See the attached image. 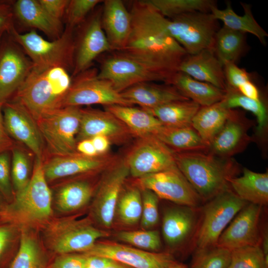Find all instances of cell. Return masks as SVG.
Segmentation results:
<instances>
[{
	"label": "cell",
	"mask_w": 268,
	"mask_h": 268,
	"mask_svg": "<svg viewBox=\"0 0 268 268\" xmlns=\"http://www.w3.org/2000/svg\"><path fill=\"white\" fill-rule=\"evenodd\" d=\"M10 174L9 156L5 152H0V191L10 202L14 198L10 181Z\"/></svg>",
	"instance_id": "c3c4849f"
},
{
	"label": "cell",
	"mask_w": 268,
	"mask_h": 268,
	"mask_svg": "<svg viewBox=\"0 0 268 268\" xmlns=\"http://www.w3.org/2000/svg\"><path fill=\"white\" fill-rule=\"evenodd\" d=\"M85 260L84 254H62L55 259L51 268H85Z\"/></svg>",
	"instance_id": "f907efd6"
},
{
	"label": "cell",
	"mask_w": 268,
	"mask_h": 268,
	"mask_svg": "<svg viewBox=\"0 0 268 268\" xmlns=\"http://www.w3.org/2000/svg\"><path fill=\"white\" fill-rule=\"evenodd\" d=\"M136 179L140 188L178 205L196 208L202 201L177 166Z\"/></svg>",
	"instance_id": "5bb4252c"
},
{
	"label": "cell",
	"mask_w": 268,
	"mask_h": 268,
	"mask_svg": "<svg viewBox=\"0 0 268 268\" xmlns=\"http://www.w3.org/2000/svg\"><path fill=\"white\" fill-rule=\"evenodd\" d=\"M262 206L248 203L236 215L222 232L216 246L230 251L260 245L259 223Z\"/></svg>",
	"instance_id": "ac0fdd59"
},
{
	"label": "cell",
	"mask_w": 268,
	"mask_h": 268,
	"mask_svg": "<svg viewBox=\"0 0 268 268\" xmlns=\"http://www.w3.org/2000/svg\"><path fill=\"white\" fill-rule=\"evenodd\" d=\"M165 27L169 34L189 55L212 49L219 29V21L210 12L199 11L166 18Z\"/></svg>",
	"instance_id": "52a82bcc"
},
{
	"label": "cell",
	"mask_w": 268,
	"mask_h": 268,
	"mask_svg": "<svg viewBox=\"0 0 268 268\" xmlns=\"http://www.w3.org/2000/svg\"><path fill=\"white\" fill-rule=\"evenodd\" d=\"M2 114L7 134L26 146L36 158L42 160L44 140L36 121L27 110L13 99L3 104Z\"/></svg>",
	"instance_id": "d6986e66"
},
{
	"label": "cell",
	"mask_w": 268,
	"mask_h": 268,
	"mask_svg": "<svg viewBox=\"0 0 268 268\" xmlns=\"http://www.w3.org/2000/svg\"><path fill=\"white\" fill-rule=\"evenodd\" d=\"M77 152L88 157L98 156L91 139H85L79 141L76 143Z\"/></svg>",
	"instance_id": "9f6ffc18"
},
{
	"label": "cell",
	"mask_w": 268,
	"mask_h": 268,
	"mask_svg": "<svg viewBox=\"0 0 268 268\" xmlns=\"http://www.w3.org/2000/svg\"><path fill=\"white\" fill-rule=\"evenodd\" d=\"M116 237L121 241L145 251L155 252L161 247V238L157 230L121 231L117 233Z\"/></svg>",
	"instance_id": "b9f144b4"
},
{
	"label": "cell",
	"mask_w": 268,
	"mask_h": 268,
	"mask_svg": "<svg viewBox=\"0 0 268 268\" xmlns=\"http://www.w3.org/2000/svg\"><path fill=\"white\" fill-rule=\"evenodd\" d=\"M101 0H69L65 15L67 26L74 29L86 20V16Z\"/></svg>",
	"instance_id": "f6af8a7d"
},
{
	"label": "cell",
	"mask_w": 268,
	"mask_h": 268,
	"mask_svg": "<svg viewBox=\"0 0 268 268\" xmlns=\"http://www.w3.org/2000/svg\"><path fill=\"white\" fill-rule=\"evenodd\" d=\"M72 83L68 70L62 67H33L15 94L20 103L37 121L63 107Z\"/></svg>",
	"instance_id": "3957f363"
},
{
	"label": "cell",
	"mask_w": 268,
	"mask_h": 268,
	"mask_svg": "<svg viewBox=\"0 0 268 268\" xmlns=\"http://www.w3.org/2000/svg\"><path fill=\"white\" fill-rule=\"evenodd\" d=\"M168 268H188L185 265L174 262Z\"/></svg>",
	"instance_id": "6125c7cd"
},
{
	"label": "cell",
	"mask_w": 268,
	"mask_h": 268,
	"mask_svg": "<svg viewBox=\"0 0 268 268\" xmlns=\"http://www.w3.org/2000/svg\"><path fill=\"white\" fill-rule=\"evenodd\" d=\"M73 30L66 27L59 38L48 41L32 30L20 33L13 26L7 33L21 46L35 67H62L73 69L75 39Z\"/></svg>",
	"instance_id": "5b68a950"
},
{
	"label": "cell",
	"mask_w": 268,
	"mask_h": 268,
	"mask_svg": "<svg viewBox=\"0 0 268 268\" xmlns=\"http://www.w3.org/2000/svg\"><path fill=\"white\" fill-rule=\"evenodd\" d=\"M101 24L113 51H121L130 37L132 18L124 2L121 0L103 1Z\"/></svg>",
	"instance_id": "603a6c76"
},
{
	"label": "cell",
	"mask_w": 268,
	"mask_h": 268,
	"mask_svg": "<svg viewBox=\"0 0 268 268\" xmlns=\"http://www.w3.org/2000/svg\"><path fill=\"white\" fill-rule=\"evenodd\" d=\"M236 90L252 99L256 100L264 99L260 90L253 80V78L239 86Z\"/></svg>",
	"instance_id": "db71d44e"
},
{
	"label": "cell",
	"mask_w": 268,
	"mask_h": 268,
	"mask_svg": "<svg viewBox=\"0 0 268 268\" xmlns=\"http://www.w3.org/2000/svg\"><path fill=\"white\" fill-rule=\"evenodd\" d=\"M45 235L50 248L62 255L85 253L98 239L107 237L109 233L94 227L86 219L67 218L49 223Z\"/></svg>",
	"instance_id": "30bf717a"
},
{
	"label": "cell",
	"mask_w": 268,
	"mask_h": 268,
	"mask_svg": "<svg viewBox=\"0 0 268 268\" xmlns=\"http://www.w3.org/2000/svg\"><path fill=\"white\" fill-rule=\"evenodd\" d=\"M140 190L142 197L140 225L143 229L147 230L153 227L158 222L159 198L150 190L144 188Z\"/></svg>",
	"instance_id": "bcb514c9"
},
{
	"label": "cell",
	"mask_w": 268,
	"mask_h": 268,
	"mask_svg": "<svg viewBox=\"0 0 268 268\" xmlns=\"http://www.w3.org/2000/svg\"><path fill=\"white\" fill-rule=\"evenodd\" d=\"M12 3L0 1V31L8 32L13 26Z\"/></svg>",
	"instance_id": "f5cc1de1"
},
{
	"label": "cell",
	"mask_w": 268,
	"mask_h": 268,
	"mask_svg": "<svg viewBox=\"0 0 268 268\" xmlns=\"http://www.w3.org/2000/svg\"><path fill=\"white\" fill-rule=\"evenodd\" d=\"M232 110L224 107L220 101L200 107L192 120V126L207 146L224 126Z\"/></svg>",
	"instance_id": "1f68e13d"
},
{
	"label": "cell",
	"mask_w": 268,
	"mask_h": 268,
	"mask_svg": "<svg viewBox=\"0 0 268 268\" xmlns=\"http://www.w3.org/2000/svg\"><path fill=\"white\" fill-rule=\"evenodd\" d=\"M119 157L109 154L88 157L79 153L54 156L43 164L47 181L64 177L107 169Z\"/></svg>",
	"instance_id": "7402d4cb"
},
{
	"label": "cell",
	"mask_w": 268,
	"mask_h": 268,
	"mask_svg": "<svg viewBox=\"0 0 268 268\" xmlns=\"http://www.w3.org/2000/svg\"><path fill=\"white\" fill-rule=\"evenodd\" d=\"M102 7L82 23L78 38L75 39L72 76L89 68L101 54L113 51L101 24Z\"/></svg>",
	"instance_id": "2e32d148"
},
{
	"label": "cell",
	"mask_w": 268,
	"mask_h": 268,
	"mask_svg": "<svg viewBox=\"0 0 268 268\" xmlns=\"http://www.w3.org/2000/svg\"><path fill=\"white\" fill-rule=\"evenodd\" d=\"M81 117L79 107L67 106L57 109L36 121L49 151L54 156L75 154L76 136Z\"/></svg>",
	"instance_id": "ba28073f"
},
{
	"label": "cell",
	"mask_w": 268,
	"mask_h": 268,
	"mask_svg": "<svg viewBox=\"0 0 268 268\" xmlns=\"http://www.w3.org/2000/svg\"><path fill=\"white\" fill-rule=\"evenodd\" d=\"M223 68L226 86L236 90L254 77L251 73L239 67L235 63H225L223 64Z\"/></svg>",
	"instance_id": "7dc6e473"
},
{
	"label": "cell",
	"mask_w": 268,
	"mask_h": 268,
	"mask_svg": "<svg viewBox=\"0 0 268 268\" xmlns=\"http://www.w3.org/2000/svg\"><path fill=\"white\" fill-rule=\"evenodd\" d=\"M166 84L173 86L184 96L200 106H209L221 101L225 93V90L180 71L174 73Z\"/></svg>",
	"instance_id": "f1b7e54d"
},
{
	"label": "cell",
	"mask_w": 268,
	"mask_h": 268,
	"mask_svg": "<svg viewBox=\"0 0 268 268\" xmlns=\"http://www.w3.org/2000/svg\"><path fill=\"white\" fill-rule=\"evenodd\" d=\"M96 69L88 68L75 76L63 102V107L101 104L133 106L109 81L100 78Z\"/></svg>",
	"instance_id": "8fae6325"
},
{
	"label": "cell",
	"mask_w": 268,
	"mask_h": 268,
	"mask_svg": "<svg viewBox=\"0 0 268 268\" xmlns=\"http://www.w3.org/2000/svg\"><path fill=\"white\" fill-rule=\"evenodd\" d=\"M225 95L220 101L231 109L241 108L253 114L257 119L255 138L266 140L268 128V112L264 99L256 100L248 98L237 90L228 86L225 89Z\"/></svg>",
	"instance_id": "836d02e7"
},
{
	"label": "cell",
	"mask_w": 268,
	"mask_h": 268,
	"mask_svg": "<svg viewBox=\"0 0 268 268\" xmlns=\"http://www.w3.org/2000/svg\"><path fill=\"white\" fill-rule=\"evenodd\" d=\"M252 122L242 112L234 110L221 129L209 143L206 152L216 156L230 158L244 150L253 141L248 134Z\"/></svg>",
	"instance_id": "ffe728a7"
},
{
	"label": "cell",
	"mask_w": 268,
	"mask_h": 268,
	"mask_svg": "<svg viewBox=\"0 0 268 268\" xmlns=\"http://www.w3.org/2000/svg\"><path fill=\"white\" fill-rule=\"evenodd\" d=\"M248 203L229 188L208 201L195 234L197 249L216 245L219 237L236 215Z\"/></svg>",
	"instance_id": "9c48e42d"
},
{
	"label": "cell",
	"mask_w": 268,
	"mask_h": 268,
	"mask_svg": "<svg viewBox=\"0 0 268 268\" xmlns=\"http://www.w3.org/2000/svg\"><path fill=\"white\" fill-rule=\"evenodd\" d=\"M154 136L173 152L206 151L208 148L192 126L176 128L163 125Z\"/></svg>",
	"instance_id": "d6a6232c"
},
{
	"label": "cell",
	"mask_w": 268,
	"mask_h": 268,
	"mask_svg": "<svg viewBox=\"0 0 268 268\" xmlns=\"http://www.w3.org/2000/svg\"><path fill=\"white\" fill-rule=\"evenodd\" d=\"M83 254L108 258L132 268H168L174 262L169 253L150 252L109 241L96 242Z\"/></svg>",
	"instance_id": "e0dca14e"
},
{
	"label": "cell",
	"mask_w": 268,
	"mask_h": 268,
	"mask_svg": "<svg viewBox=\"0 0 268 268\" xmlns=\"http://www.w3.org/2000/svg\"><path fill=\"white\" fill-rule=\"evenodd\" d=\"M123 97L133 105L141 108L153 109L175 101L189 100L173 86L152 82H141L134 85L121 92Z\"/></svg>",
	"instance_id": "d4e9b609"
},
{
	"label": "cell",
	"mask_w": 268,
	"mask_h": 268,
	"mask_svg": "<svg viewBox=\"0 0 268 268\" xmlns=\"http://www.w3.org/2000/svg\"><path fill=\"white\" fill-rule=\"evenodd\" d=\"M230 189L248 203L266 205L268 203V173H258L244 168L243 174L229 180Z\"/></svg>",
	"instance_id": "83f0119b"
},
{
	"label": "cell",
	"mask_w": 268,
	"mask_h": 268,
	"mask_svg": "<svg viewBox=\"0 0 268 268\" xmlns=\"http://www.w3.org/2000/svg\"><path fill=\"white\" fill-rule=\"evenodd\" d=\"M228 268H268L260 245L232 250Z\"/></svg>",
	"instance_id": "7bdbcfd3"
},
{
	"label": "cell",
	"mask_w": 268,
	"mask_h": 268,
	"mask_svg": "<svg viewBox=\"0 0 268 268\" xmlns=\"http://www.w3.org/2000/svg\"><path fill=\"white\" fill-rule=\"evenodd\" d=\"M246 49V34L223 26L217 31L213 51L223 64H236Z\"/></svg>",
	"instance_id": "d590c367"
},
{
	"label": "cell",
	"mask_w": 268,
	"mask_h": 268,
	"mask_svg": "<svg viewBox=\"0 0 268 268\" xmlns=\"http://www.w3.org/2000/svg\"><path fill=\"white\" fill-rule=\"evenodd\" d=\"M42 160L36 158L26 186L0 210V222L27 228L45 224L52 213L51 191L45 178Z\"/></svg>",
	"instance_id": "277c9868"
},
{
	"label": "cell",
	"mask_w": 268,
	"mask_h": 268,
	"mask_svg": "<svg viewBox=\"0 0 268 268\" xmlns=\"http://www.w3.org/2000/svg\"><path fill=\"white\" fill-rule=\"evenodd\" d=\"M44 9L54 18L61 21L65 15L69 0H38Z\"/></svg>",
	"instance_id": "816d5d0a"
},
{
	"label": "cell",
	"mask_w": 268,
	"mask_h": 268,
	"mask_svg": "<svg viewBox=\"0 0 268 268\" xmlns=\"http://www.w3.org/2000/svg\"><path fill=\"white\" fill-rule=\"evenodd\" d=\"M107 268H132L122 264L115 262L114 264Z\"/></svg>",
	"instance_id": "94428289"
},
{
	"label": "cell",
	"mask_w": 268,
	"mask_h": 268,
	"mask_svg": "<svg viewBox=\"0 0 268 268\" xmlns=\"http://www.w3.org/2000/svg\"><path fill=\"white\" fill-rule=\"evenodd\" d=\"M105 110L121 120L136 138L154 134L163 126L153 115L133 106L112 105L104 106Z\"/></svg>",
	"instance_id": "f546056e"
},
{
	"label": "cell",
	"mask_w": 268,
	"mask_h": 268,
	"mask_svg": "<svg viewBox=\"0 0 268 268\" xmlns=\"http://www.w3.org/2000/svg\"><path fill=\"white\" fill-rule=\"evenodd\" d=\"M3 104L0 103V152L10 145V139L5 130L2 114Z\"/></svg>",
	"instance_id": "680465c9"
},
{
	"label": "cell",
	"mask_w": 268,
	"mask_h": 268,
	"mask_svg": "<svg viewBox=\"0 0 268 268\" xmlns=\"http://www.w3.org/2000/svg\"><path fill=\"white\" fill-rule=\"evenodd\" d=\"M178 71L192 78L225 90L226 81L223 64L212 49H205L193 55L187 54L180 63Z\"/></svg>",
	"instance_id": "cb8c5ba5"
},
{
	"label": "cell",
	"mask_w": 268,
	"mask_h": 268,
	"mask_svg": "<svg viewBox=\"0 0 268 268\" xmlns=\"http://www.w3.org/2000/svg\"><path fill=\"white\" fill-rule=\"evenodd\" d=\"M142 197L139 186H132L122 190L116 209L119 220L126 225H134L140 221Z\"/></svg>",
	"instance_id": "ab89813d"
},
{
	"label": "cell",
	"mask_w": 268,
	"mask_h": 268,
	"mask_svg": "<svg viewBox=\"0 0 268 268\" xmlns=\"http://www.w3.org/2000/svg\"><path fill=\"white\" fill-rule=\"evenodd\" d=\"M5 33L0 43V103L2 104L15 94L33 66L10 36L5 37Z\"/></svg>",
	"instance_id": "9a60e30c"
},
{
	"label": "cell",
	"mask_w": 268,
	"mask_h": 268,
	"mask_svg": "<svg viewBox=\"0 0 268 268\" xmlns=\"http://www.w3.org/2000/svg\"><path fill=\"white\" fill-rule=\"evenodd\" d=\"M0 224V268L3 267L7 259V253L15 234L16 227L1 222Z\"/></svg>",
	"instance_id": "681fc988"
},
{
	"label": "cell",
	"mask_w": 268,
	"mask_h": 268,
	"mask_svg": "<svg viewBox=\"0 0 268 268\" xmlns=\"http://www.w3.org/2000/svg\"><path fill=\"white\" fill-rule=\"evenodd\" d=\"M125 158L136 179L176 166L174 153L153 135L137 138Z\"/></svg>",
	"instance_id": "7c38bea8"
},
{
	"label": "cell",
	"mask_w": 268,
	"mask_h": 268,
	"mask_svg": "<svg viewBox=\"0 0 268 268\" xmlns=\"http://www.w3.org/2000/svg\"><path fill=\"white\" fill-rule=\"evenodd\" d=\"M244 14L238 15L232 8L230 2H227L224 9H219L217 5L213 6L210 13L218 21H221L223 26L232 30L245 34L250 33L256 37L264 46L266 45L268 33L261 27L254 18L251 6L244 2H240Z\"/></svg>",
	"instance_id": "4dcf8cb0"
},
{
	"label": "cell",
	"mask_w": 268,
	"mask_h": 268,
	"mask_svg": "<svg viewBox=\"0 0 268 268\" xmlns=\"http://www.w3.org/2000/svg\"><path fill=\"white\" fill-rule=\"evenodd\" d=\"M98 76L110 81L121 93L139 83L161 81L167 83L172 76L139 59L114 51L101 62Z\"/></svg>",
	"instance_id": "8992f818"
},
{
	"label": "cell",
	"mask_w": 268,
	"mask_h": 268,
	"mask_svg": "<svg viewBox=\"0 0 268 268\" xmlns=\"http://www.w3.org/2000/svg\"><path fill=\"white\" fill-rule=\"evenodd\" d=\"M130 12L132 18L131 34L125 47L119 52L172 76L187 54L166 30V17L147 0L133 2Z\"/></svg>",
	"instance_id": "6da1fadb"
},
{
	"label": "cell",
	"mask_w": 268,
	"mask_h": 268,
	"mask_svg": "<svg viewBox=\"0 0 268 268\" xmlns=\"http://www.w3.org/2000/svg\"><path fill=\"white\" fill-rule=\"evenodd\" d=\"M200 107L191 100H185L173 101L145 110L164 126L181 128L192 126V120Z\"/></svg>",
	"instance_id": "e575fe53"
},
{
	"label": "cell",
	"mask_w": 268,
	"mask_h": 268,
	"mask_svg": "<svg viewBox=\"0 0 268 268\" xmlns=\"http://www.w3.org/2000/svg\"><path fill=\"white\" fill-rule=\"evenodd\" d=\"M44 254L30 229H21L18 252L8 268H45Z\"/></svg>",
	"instance_id": "8d00e7d4"
},
{
	"label": "cell",
	"mask_w": 268,
	"mask_h": 268,
	"mask_svg": "<svg viewBox=\"0 0 268 268\" xmlns=\"http://www.w3.org/2000/svg\"><path fill=\"white\" fill-rule=\"evenodd\" d=\"M6 32V31H0V43L1 42V40L2 39V38L4 35V34Z\"/></svg>",
	"instance_id": "be15d7a7"
},
{
	"label": "cell",
	"mask_w": 268,
	"mask_h": 268,
	"mask_svg": "<svg viewBox=\"0 0 268 268\" xmlns=\"http://www.w3.org/2000/svg\"><path fill=\"white\" fill-rule=\"evenodd\" d=\"M162 15L171 19L187 13L210 12L216 5L213 0H147Z\"/></svg>",
	"instance_id": "f35d334b"
},
{
	"label": "cell",
	"mask_w": 268,
	"mask_h": 268,
	"mask_svg": "<svg viewBox=\"0 0 268 268\" xmlns=\"http://www.w3.org/2000/svg\"><path fill=\"white\" fill-rule=\"evenodd\" d=\"M97 135L104 136L111 143L118 145L126 143L134 137L126 126L111 113L91 108L81 109L76 142Z\"/></svg>",
	"instance_id": "44dd1931"
},
{
	"label": "cell",
	"mask_w": 268,
	"mask_h": 268,
	"mask_svg": "<svg viewBox=\"0 0 268 268\" xmlns=\"http://www.w3.org/2000/svg\"><path fill=\"white\" fill-rule=\"evenodd\" d=\"M91 139L98 155L107 154L111 143L108 138L103 135H97Z\"/></svg>",
	"instance_id": "6f0895ef"
},
{
	"label": "cell",
	"mask_w": 268,
	"mask_h": 268,
	"mask_svg": "<svg viewBox=\"0 0 268 268\" xmlns=\"http://www.w3.org/2000/svg\"><path fill=\"white\" fill-rule=\"evenodd\" d=\"M29 161L26 154L19 149L12 151L11 176L16 193L23 190L28 183Z\"/></svg>",
	"instance_id": "ee69618b"
},
{
	"label": "cell",
	"mask_w": 268,
	"mask_h": 268,
	"mask_svg": "<svg viewBox=\"0 0 268 268\" xmlns=\"http://www.w3.org/2000/svg\"><path fill=\"white\" fill-rule=\"evenodd\" d=\"M105 171L95 196L92 211L99 224L109 228L113 223L117 204L130 171L125 157H119Z\"/></svg>",
	"instance_id": "4fadbf2b"
},
{
	"label": "cell",
	"mask_w": 268,
	"mask_h": 268,
	"mask_svg": "<svg viewBox=\"0 0 268 268\" xmlns=\"http://www.w3.org/2000/svg\"><path fill=\"white\" fill-rule=\"evenodd\" d=\"M93 194L91 184L85 181H75L63 186L56 195V205L64 212L75 211L86 205Z\"/></svg>",
	"instance_id": "74e56055"
},
{
	"label": "cell",
	"mask_w": 268,
	"mask_h": 268,
	"mask_svg": "<svg viewBox=\"0 0 268 268\" xmlns=\"http://www.w3.org/2000/svg\"><path fill=\"white\" fill-rule=\"evenodd\" d=\"M195 208L181 206L165 211L162 231L164 239L170 247H177L191 236L196 223Z\"/></svg>",
	"instance_id": "4316f807"
},
{
	"label": "cell",
	"mask_w": 268,
	"mask_h": 268,
	"mask_svg": "<svg viewBox=\"0 0 268 268\" xmlns=\"http://www.w3.org/2000/svg\"><path fill=\"white\" fill-rule=\"evenodd\" d=\"M261 244L266 263L268 265V234L266 231H265L261 238Z\"/></svg>",
	"instance_id": "91938a15"
},
{
	"label": "cell",
	"mask_w": 268,
	"mask_h": 268,
	"mask_svg": "<svg viewBox=\"0 0 268 268\" xmlns=\"http://www.w3.org/2000/svg\"><path fill=\"white\" fill-rule=\"evenodd\" d=\"M85 255V268H107L115 262L110 259L104 257Z\"/></svg>",
	"instance_id": "11a10c76"
},
{
	"label": "cell",
	"mask_w": 268,
	"mask_h": 268,
	"mask_svg": "<svg viewBox=\"0 0 268 268\" xmlns=\"http://www.w3.org/2000/svg\"><path fill=\"white\" fill-rule=\"evenodd\" d=\"M176 166L202 201H208L230 188L229 180L239 170L233 158L206 151L174 152Z\"/></svg>",
	"instance_id": "7a4b0ae2"
},
{
	"label": "cell",
	"mask_w": 268,
	"mask_h": 268,
	"mask_svg": "<svg viewBox=\"0 0 268 268\" xmlns=\"http://www.w3.org/2000/svg\"><path fill=\"white\" fill-rule=\"evenodd\" d=\"M12 6L13 16L25 25L42 31L53 40L62 35V21L52 17L38 0H18Z\"/></svg>",
	"instance_id": "484cf974"
},
{
	"label": "cell",
	"mask_w": 268,
	"mask_h": 268,
	"mask_svg": "<svg viewBox=\"0 0 268 268\" xmlns=\"http://www.w3.org/2000/svg\"><path fill=\"white\" fill-rule=\"evenodd\" d=\"M231 251L217 246L197 249L190 268H228Z\"/></svg>",
	"instance_id": "60d3db41"
}]
</instances>
